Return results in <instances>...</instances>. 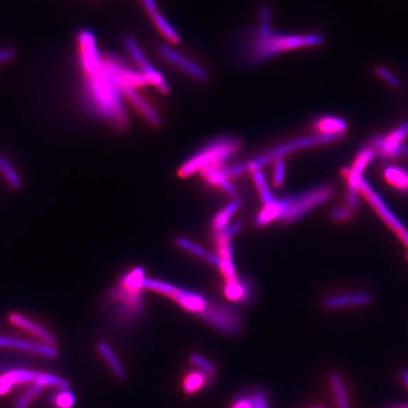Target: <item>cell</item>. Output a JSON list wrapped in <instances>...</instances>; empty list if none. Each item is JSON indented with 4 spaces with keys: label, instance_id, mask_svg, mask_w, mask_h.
<instances>
[{
    "label": "cell",
    "instance_id": "obj_1",
    "mask_svg": "<svg viewBox=\"0 0 408 408\" xmlns=\"http://www.w3.org/2000/svg\"><path fill=\"white\" fill-rule=\"evenodd\" d=\"M324 42V35L320 34H285L272 31L269 34H261L255 32L244 47V56L250 66H259L283 52L320 47Z\"/></svg>",
    "mask_w": 408,
    "mask_h": 408
},
{
    "label": "cell",
    "instance_id": "obj_2",
    "mask_svg": "<svg viewBox=\"0 0 408 408\" xmlns=\"http://www.w3.org/2000/svg\"><path fill=\"white\" fill-rule=\"evenodd\" d=\"M345 136V134H316L313 136L302 137L292 140L285 144L280 145L274 149L269 150L267 154L260 155L249 162L240 163L235 166L224 167L222 169L225 176L234 178L252 171L254 169H261L262 167L267 166L269 163L279 158H284L285 155L292 154L297 150L309 149V147L320 146V145L329 144L339 141Z\"/></svg>",
    "mask_w": 408,
    "mask_h": 408
},
{
    "label": "cell",
    "instance_id": "obj_3",
    "mask_svg": "<svg viewBox=\"0 0 408 408\" xmlns=\"http://www.w3.org/2000/svg\"><path fill=\"white\" fill-rule=\"evenodd\" d=\"M240 149L241 141L235 137H221L214 140L187 160L178 170V175L181 178H187L206 167L222 169L227 160L232 158Z\"/></svg>",
    "mask_w": 408,
    "mask_h": 408
},
{
    "label": "cell",
    "instance_id": "obj_4",
    "mask_svg": "<svg viewBox=\"0 0 408 408\" xmlns=\"http://www.w3.org/2000/svg\"><path fill=\"white\" fill-rule=\"evenodd\" d=\"M144 289L159 293V294L173 300L182 309L196 315L200 319L208 311L214 302L200 293L184 289L182 287H177V285L169 284V283L160 281V280L147 279L146 278Z\"/></svg>",
    "mask_w": 408,
    "mask_h": 408
},
{
    "label": "cell",
    "instance_id": "obj_5",
    "mask_svg": "<svg viewBox=\"0 0 408 408\" xmlns=\"http://www.w3.org/2000/svg\"><path fill=\"white\" fill-rule=\"evenodd\" d=\"M334 190L329 185H322L302 193L280 197L283 207L281 221L285 224H293L309 214L313 209L324 204L332 197Z\"/></svg>",
    "mask_w": 408,
    "mask_h": 408
},
{
    "label": "cell",
    "instance_id": "obj_6",
    "mask_svg": "<svg viewBox=\"0 0 408 408\" xmlns=\"http://www.w3.org/2000/svg\"><path fill=\"white\" fill-rule=\"evenodd\" d=\"M359 194H361L368 204L372 206L375 213L392 229V231L397 235L398 239L408 249V229L405 225L400 221L399 217L392 212L389 205L385 204L384 200L366 181L363 180L359 187Z\"/></svg>",
    "mask_w": 408,
    "mask_h": 408
},
{
    "label": "cell",
    "instance_id": "obj_7",
    "mask_svg": "<svg viewBox=\"0 0 408 408\" xmlns=\"http://www.w3.org/2000/svg\"><path fill=\"white\" fill-rule=\"evenodd\" d=\"M202 320L228 337H237L242 332L241 315L231 307L219 302H213L212 307L202 317Z\"/></svg>",
    "mask_w": 408,
    "mask_h": 408
},
{
    "label": "cell",
    "instance_id": "obj_8",
    "mask_svg": "<svg viewBox=\"0 0 408 408\" xmlns=\"http://www.w3.org/2000/svg\"><path fill=\"white\" fill-rule=\"evenodd\" d=\"M242 229L241 222L229 225L224 230L214 234L215 241L220 259L219 270L224 274L226 283H232L239 280L234 264V250H232V239Z\"/></svg>",
    "mask_w": 408,
    "mask_h": 408
},
{
    "label": "cell",
    "instance_id": "obj_9",
    "mask_svg": "<svg viewBox=\"0 0 408 408\" xmlns=\"http://www.w3.org/2000/svg\"><path fill=\"white\" fill-rule=\"evenodd\" d=\"M407 135L408 121H405L389 134L370 137V146L374 147L377 154H381L384 158H398L400 157V149L404 146L403 142Z\"/></svg>",
    "mask_w": 408,
    "mask_h": 408
},
{
    "label": "cell",
    "instance_id": "obj_10",
    "mask_svg": "<svg viewBox=\"0 0 408 408\" xmlns=\"http://www.w3.org/2000/svg\"><path fill=\"white\" fill-rule=\"evenodd\" d=\"M377 154L376 149L372 146L363 147L357 152L352 167L342 169L343 177L348 182V193L359 194V187L364 180L363 172L376 158Z\"/></svg>",
    "mask_w": 408,
    "mask_h": 408
},
{
    "label": "cell",
    "instance_id": "obj_11",
    "mask_svg": "<svg viewBox=\"0 0 408 408\" xmlns=\"http://www.w3.org/2000/svg\"><path fill=\"white\" fill-rule=\"evenodd\" d=\"M124 45L128 51L131 53L132 58L139 64L140 69H142L143 73L146 75L149 84L155 85L157 89L160 90V92H162L163 94H169L170 91L169 85L165 82L162 75L156 69L150 66L146 57L143 55L141 50H140L134 40L132 37L125 36Z\"/></svg>",
    "mask_w": 408,
    "mask_h": 408
},
{
    "label": "cell",
    "instance_id": "obj_12",
    "mask_svg": "<svg viewBox=\"0 0 408 408\" xmlns=\"http://www.w3.org/2000/svg\"><path fill=\"white\" fill-rule=\"evenodd\" d=\"M159 53L163 58L167 60V62L173 64V66L179 67L185 73L190 75L195 80H197V82H208V74H207V72L204 69H202V67L190 61L189 59L185 58L184 56H182L176 50L172 49L171 47L161 46L159 47Z\"/></svg>",
    "mask_w": 408,
    "mask_h": 408
},
{
    "label": "cell",
    "instance_id": "obj_13",
    "mask_svg": "<svg viewBox=\"0 0 408 408\" xmlns=\"http://www.w3.org/2000/svg\"><path fill=\"white\" fill-rule=\"evenodd\" d=\"M0 348H10V349L22 350V352H32L49 359H57L60 357L59 350L56 348L50 347L44 343L27 341V340L2 337V335H0Z\"/></svg>",
    "mask_w": 408,
    "mask_h": 408
},
{
    "label": "cell",
    "instance_id": "obj_14",
    "mask_svg": "<svg viewBox=\"0 0 408 408\" xmlns=\"http://www.w3.org/2000/svg\"><path fill=\"white\" fill-rule=\"evenodd\" d=\"M82 49V62L85 71L89 76L97 74L101 67L99 51H97L96 41L90 32H82L79 36Z\"/></svg>",
    "mask_w": 408,
    "mask_h": 408
},
{
    "label": "cell",
    "instance_id": "obj_15",
    "mask_svg": "<svg viewBox=\"0 0 408 408\" xmlns=\"http://www.w3.org/2000/svg\"><path fill=\"white\" fill-rule=\"evenodd\" d=\"M41 372L34 370L16 369L8 370L0 375V396L8 394L14 387L38 381Z\"/></svg>",
    "mask_w": 408,
    "mask_h": 408
},
{
    "label": "cell",
    "instance_id": "obj_16",
    "mask_svg": "<svg viewBox=\"0 0 408 408\" xmlns=\"http://www.w3.org/2000/svg\"><path fill=\"white\" fill-rule=\"evenodd\" d=\"M10 322L16 326L21 328L25 331L31 333L37 339L41 340L44 344L49 345L50 347L57 346V340L55 339L53 335L51 333L47 331L41 325L37 324L36 322H32V320L27 319V317L23 316V315L19 314V313L12 312L9 316Z\"/></svg>",
    "mask_w": 408,
    "mask_h": 408
},
{
    "label": "cell",
    "instance_id": "obj_17",
    "mask_svg": "<svg viewBox=\"0 0 408 408\" xmlns=\"http://www.w3.org/2000/svg\"><path fill=\"white\" fill-rule=\"evenodd\" d=\"M122 94L131 101L135 108L141 112L143 117L149 121L152 126L160 127L162 125V119L158 112L155 111L154 107L150 106L149 104L143 99L141 96L135 91L134 87L122 86L120 87Z\"/></svg>",
    "mask_w": 408,
    "mask_h": 408
},
{
    "label": "cell",
    "instance_id": "obj_18",
    "mask_svg": "<svg viewBox=\"0 0 408 408\" xmlns=\"http://www.w3.org/2000/svg\"><path fill=\"white\" fill-rule=\"evenodd\" d=\"M372 302H374V297L370 293H354V294L326 298L324 300V307L327 309H337L362 307V305L372 304Z\"/></svg>",
    "mask_w": 408,
    "mask_h": 408
},
{
    "label": "cell",
    "instance_id": "obj_19",
    "mask_svg": "<svg viewBox=\"0 0 408 408\" xmlns=\"http://www.w3.org/2000/svg\"><path fill=\"white\" fill-rule=\"evenodd\" d=\"M145 8L149 12L150 19H152L155 26L159 29L163 35L172 44H177L180 42V35L175 31L173 27L170 26L169 22L164 19L161 12L157 9L154 0H141Z\"/></svg>",
    "mask_w": 408,
    "mask_h": 408
},
{
    "label": "cell",
    "instance_id": "obj_20",
    "mask_svg": "<svg viewBox=\"0 0 408 408\" xmlns=\"http://www.w3.org/2000/svg\"><path fill=\"white\" fill-rule=\"evenodd\" d=\"M213 377L197 368L185 372L182 378V390L185 394L192 395L202 392L211 384Z\"/></svg>",
    "mask_w": 408,
    "mask_h": 408
},
{
    "label": "cell",
    "instance_id": "obj_21",
    "mask_svg": "<svg viewBox=\"0 0 408 408\" xmlns=\"http://www.w3.org/2000/svg\"><path fill=\"white\" fill-rule=\"evenodd\" d=\"M202 178L213 187H220L226 194L239 199V191L237 187L229 181V178L225 176L221 169H215V167H206L200 171Z\"/></svg>",
    "mask_w": 408,
    "mask_h": 408
},
{
    "label": "cell",
    "instance_id": "obj_22",
    "mask_svg": "<svg viewBox=\"0 0 408 408\" xmlns=\"http://www.w3.org/2000/svg\"><path fill=\"white\" fill-rule=\"evenodd\" d=\"M328 385L332 393L335 408H352L346 385L339 374L333 372L330 374L328 376Z\"/></svg>",
    "mask_w": 408,
    "mask_h": 408
},
{
    "label": "cell",
    "instance_id": "obj_23",
    "mask_svg": "<svg viewBox=\"0 0 408 408\" xmlns=\"http://www.w3.org/2000/svg\"><path fill=\"white\" fill-rule=\"evenodd\" d=\"M314 128L322 134H345L349 124L344 119L337 117H322L315 122Z\"/></svg>",
    "mask_w": 408,
    "mask_h": 408
},
{
    "label": "cell",
    "instance_id": "obj_24",
    "mask_svg": "<svg viewBox=\"0 0 408 408\" xmlns=\"http://www.w3.org/2000/svg\"><path fill=\"white\" fill-rule=\"evenodd\" d=\"M97 348L99 354L101 355L102 359L107 363L115 376L117 379L124 380L126 378V370H125L123 365L120 362L119 357L115 354L108 343L100 340V341L97 342Z\"/></svg>",
    "mask_w": 408,
    "mask_h": 408
},
{
    "label": "cell",
    "instance_id": "obj_25",
    "mask_svg": "<svg viewBox=\"0 0 408 408\" xmlns=\"http://www.w3.org/2000/svg\"><path fill=\"white\" fill-rule=\"evenodd\" d=\"M385 181L392 187L408 195V169L407 167L390 166L387 167L383 172Z\"/></svg>",
    "mask_w": 408,
    "mask_h": 408
},
{
    "label": "cell",
    "instance_id": "obj_26",
    "mask_svg": "<svg viewBox=\"0 0 408 408\" xmlns=\"http://www.w3.org/2000/svg\"><path fill=\"white\" fill-rule=\"evenodd\" d=\"M175 244H176L178 247L181 248V249H184V250H187V252H190V254L196 255V256L204 259L205 261L210 263L212 266L217 267V269H219V257L217 256V255L208 252V250L204 249V248L200 247V245L195 244L194 242L190 241V240L182 237H177V239H175Z\"/></svg>",
    "mask_w": 408,
    "mask_h": 408
},
{
    "label": "cell",
    "instance_id": "obj_27",
    "mask_svg": "<svg viewBox=\"0 0 408 408\" xmlns=\"http://www.w3.org/2000/svg\"><path fill=\"white\" fill-rule=\"evenodd\" d=\"M224 293L226 297L232 302L245 304L249 302L252 296V290L248 283L239 280L235 283L226 284L224 287Z\"/></svg>",
    "mask_w": 408,
    "mask_h": 408
},
{
    "label": "cell",
    "instance_id": "obj_28",
    "mask_svg": "<svg viewBox=\"0 0 408 408\" xmlns=\"http://www.w3.org/2000/svg\"><path fill=\"white\" fill-rule=\"evenodd\" d=\"M242 205V200L239 199H235L232 202L222 209L221 211L215 217L213 220V230H214V234L224 230L225 228L229 226L230 220H231L232 216L239 211L240 207Z\"/></svg>",
    "mask_w": 408,
    "mask_h": 408
},
{
    "label": "cell",
    "instance_id": "obj_29",
    "mask_svg": "<svg viewBox=\"0 0 408 408\" xmlns=\"http://www.w3.org/2000/svg\"><path fill=\"white\" fill-rule=\"evenodd\" d=\"M252 175V179H254V184L256 185V189L259 190L260 197H261L263 204L267 205L274 202L275 197L267 184L266 178L263 174L262 170L254 169L250 171Z\"/></svg>",
    "mask_w": 408,
    "mask_h": 408
},
{
    "label": "cell",
    "instance_id": "obj_30",
    "mask_svg": "<svg viewBox=\"0 0 408 408\" xmlns=\"http://www.w3.org/2000/svg\"><path fill=\"white\" fill-rule=\"evenodd\" d=\"M0 171L3 174L5 179L9 182L14 189H21L22 180L20 178L19 172L14 169L11 163L8 161L4 156L0 155Z\"/></svg>",
    "mask_w": 408,
    "mask_h": 408
},
{
    "label": "cell",
    "instance_id": "obj_31",
    "mask_svg": "<svg viewBox=\"0 0 408 408\" xmlns=\"http://www.w3.org/2000/svg\"><path fill=\"white\" fill-rule=\"evenodd\" d=\"M45 387H46L44 385L40 384V383H34L26 390V392L17 400L14 408H29L32 403L38 397V395L44 390Z\"/></svg>",
    "mask_w": 408,
    "mask_h": 408
},
{
    "label": "cell",
    "instance_id": "obj_32",
    "mask_svg": "<svg viewBox=\"0 0 408 408\" xmlns=\"http://www.w3.org/2000/svg\"><path fill=\"white\" fill-rule=\"evenodd\" d=\"M190 361L194 365L195 368L206 372L210 376L215 378L217 374V370L216 366L210 362L208 359L202 357L199 354H192L189 357Z\"/></svg>",
    "mask_w": 408,
    "mask_h": 408
},
{
    "label": "cell",
    "instance_id": "obj_33",
    "mask_svg": "<svg viewBox=\"0 0 408 408\" xmlns=\"http://www.w3.org/2000/svg\"><path fill=\"white\" fill-rule=\"evenodd\" d=\"M52 400L56 408H72L76 404V396L69 389H60Z\"/></svg>",
    "mask_w": 408,
    "mask_h": 408
},
{
    "label": "cell",
    "instance_id": "obj_34",
    "mask_svg": "<svg viewBox=\"0 0 408 408\" xmlns=\"http://www.w3.org/2000/svg\"><path fill=\"white\" fill-rule=\"evenodd\" d=\"M375 73L381 77L383 81L387 82L393 89L400 90L403 88V82L399 77L389 71V69L382 66L375 67Z\"/></svg>",
    "mask_w": 408,
    "mask_h": 408
},
{
    "label": "cell",
    "instance_id": "obj_35",
    "mask_svg": "<svg viewBox=\"0 0 408 408\" xmlns=\"http://www.w3.org/2000/svg\"><path fill=\"white\" fill-rule=\"evenodd\" d=\"M252 408H272L269 397L260 389H250Z\"/></svg>",
    "mask_w": 408,
    "mask_h": 408
},
{
    "label": "cell",
    "instance_id": "obj_36",
    "mask_svg": "<svg viewBox=\"0 0 408 408\" xmlns=\"http://www.w3.org/2000/svg\"><path fill=\"white\" fill-rule=\"evenodd\" d=\"M285 173V162L284 158L274 161V184L275 187H281L284 184Z\"/></svg>",
    "mask_w": 408,
    "mask_h": 408
},
{
    "label": "cell",
    "instance_id": "obj_37",
    "mask_svg": "<svg viewBox=\"0 0 408 408\" xmlns=\"http://www.w3.org/2000/svg\"><path fill=\"white\" fill-rule=\"evenodd\" d=\"M352 216V213L345 208H337L333 210L331 212L332 219L337 220V221H347L350 219Z\"/></svg>",
    "mask_w": 408,
    "mask_h": 408
},
{
    "label": "cell",
    "instance_id": "obj_38",
    "mask_svg": "<svg viewBox=\"0 0 408 408\" xmlns=\"http://www.w3.org/2000/svg\"><path fill=\"white\" fill-rule=\"evenodd\" d=\"M16 55V50L12 49V47H10V49L0 50V64L9 61V60L14 58Z\"/></svg>",
    "mask_w": 408,
    "mask_h": 408
},
{
    "label": "cell",
    "instance_id": "obj_39",
    "mask_svg": "<svg viewBox=\"0 0 408 408\" xmlns=\"http://www.w3.org/2000/svg\"><path fill=\"white\" fill-rule=\"evenodd\" d=\"M400 380H402L403 384H404L405 387H407V389H408V370H400Z\"/></svg>",
    "mask_w": 408,
    "mask_h": 408
},
{
    "label": "cell",
    "instance_id": "obj_40",
    "mask_svg": "<svg viewBox=\"0 0 408 408\" xmlns=\"http://www.w3.org/2000/svg\"><path fill=\"white\" fill-rule=\"evenodd\" d=\"M400 156H407L408 157V146H403L402 149H400Z\"/></svg>",
    "mask_w": 408,
    "mask_h": 408
},
{
    "label": "cell",
    "instance_id": "obj_41",
    "mask_svg": "<svg viewBox=\"0 0 408 408\" xmlns=\"http://www.w3.org/2000/svg\"><path fill=\"white\" fill-rule=\"evenodd\" d=\"M392 408H408V404L397 405H394V407H392Z\"/></svg>",
    "mask_w": 408,
    "mask_h": 408
},
{
    "label": "cell",
    "instance_id": "obj_42",
    "mask_svg": "<svg viewBox=\"0 0 408 408\" xmlns=\"http://www.w3.org/2000/svg\"><path fill=\"white\" fill-rule=\"evenodd\" d=\"M310 408H327L324 407V405H317V407H310Z\"/></svg>",
    "mask_w": 408,
    "mask_h": 408
},
{
    "label": "cell",
    "instance_id": "obj_43",
    "mask_svg": "<svg viewBox=\"0 0 408 408\" xmlns=\"http://www.w3.org/2000/svg\"><path fill=\"white\" fill-rule=\"evenodd\" d=\"M407 260H408V254H407Z\"/></svg>",
    "mask_w": 408,
    "mask_h": 408
}]
</instances>
